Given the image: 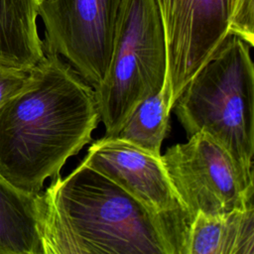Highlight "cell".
Returning <instances> with one entry per match:
<instances>
[{
    "label": "cell",
    "mask_w": 254,
    "mask_h": 254,
    "mask_svg": "<svg viewBox=\"0 0 254 254\" xmlns=\"http://www.w3.org/2000/svg\"><path fill=\"white\" fill-rule=\"evenodd\" d=\"M99 121L93 87L45 51L26 86L0 107V175L23 191L41 192L90 142Z\"/></svg>",
    "instance_id": "obj_1"
},
{
    "label": "cell",
    "mask_w": 254,
    "mask_h": 254,
    "mask_svg": "<svg viewBox=\"0 0 254 254\" xmlns=\"http://www.w3.org/2000/svg\"><path fill=\"white\" fill-rule=\"evenodd\" d=\"M189 226L151 212L83 163L39 194L44 254H185Z\"/></svg>",
    "instance_id": "obj_2"
},
{
    "label": "cell",
    "mask_w": 254,
    "mask_h": 254,
    "mask_svg": "<svg viewBox=\"0 0 254 254\" xmlns=\"http://www.w3.org/2000/svg\"><path fill=\"white\" fill-rule=\"evenodd\" d=\"M251 47L229 34L175 99L187 137L204 132L231 157L243 187L254 192V68Z\"/></svg>",
    "instance_id": "obj_3"
},
{
    "label": "cell",
    "mask_w": 254,
    "mask_h": 254,
    "mask_svg": "<svg viewBox=\"0 0 254 254\" xmlns=\"http://www.w3.org/2000/svg\"><path fill=\"white\" fill-rule=\"evenodd\" d=\"M168 76L163 24L156 0H122L107 71L94 88L103 137H113L135 107Z\"/></svg>",
    "instance_id": "obj_4"
},
{
    "label": "cell",
    "mask_w": 254,
    "mask_h": 254,
    "mask_svg": "<svg viewBox=\"0 0 254 254\" xmlns=\"http://www.w3.org/2000/svg\"><path fill=\"white\" fill-rule=\"evenodd\" d=\"M167 48L171 103L229 35L254 46V0H156Z\"/></svg>",
    "instance_id": "obj_5"
},
{
    "label": "cell",
    "mask_w": 254,
    "mask_h": 254,
    "mask_svg": "<svg viewBox=\"0 0 254 254\" xmlns=\"http://www.w3.org/2000/svg\"><path fill=\"white\" fill-rule=\"evenodd\" d=\"M161 160L190 224L198 212L217 215L253 204L231 157L204 132L169 147Z\"/></svg>",
    "instance_id": "obj_6"
},
{
    "label": "cell",
    "mask_w": 254,
    "mask_h": 254,
    "mask_svg": "<svg viewBox=\"0 0 254 254\" xmlns=\"http://www.w3.org/2000/svg\"><path fill=\"white\" fill-rule=\"evenodd\" d=\"M122 0H41L44 50L63 57L79 76L96 88L112 55Z\"/></svg>",
    "instance_id": "obj_7"
},
{
    "label": "cell",
    "mask_w": 254,
    "mask_h": 254,
    "mask_svg": "<svg viewBox=\"0 0 254 254\" xmlns=\"http://www.w3.org/2000/svg\"><path fill=\"white\" fill-rule=\"evenodd\" d=\"M83 164L113 181L151 212L184 218L190 225L161 157L115 137H102L88 148Z\"/></svg>",
    "instance_id": "obj_8"
},
{
    "label": "cell",
    "mask_w": 254,
    "mask_h": 254,
    "mask_svg": "<svg viewBox=\"0 0 254 254\" xmlns=\"http://www.w3.org/2000/svg\"><path fill=\"white\" fill-rule=\"evenodd\" d=\"M185 254H254V205L217 215L198 212L190 224Z\"/></svg>",
    "instance_id": "obj_9"
},
{
    "label": "cell",
    "mask_w": 254,
    "mask_h": 254,
    "mask_svg": "<svg viewBox=\"0 0 254 254\" xmlns=\"http://www.w3.org/2000/svg\"><path fill=\"white\" fill-rule=\"evenodd\" d=\"M41 0H0V64L30 69L45 56L37 29Z\"/></svg>",
    "instance_id": "obj_10"
},
{
    "label": "cell",
    "mask_w": 254,
    "mask_h": 254,
    "mask_svg": "<svg viewBox=\"0 0 254 254\" xmlns=\"http://www.w3.org/2000/svg\"><path fill=\"white\" fill-rule=\"evenodd\" d=\"M39 194L17 189L0 175V254H44Z\"/></svg>",
    "instance_id": "obj_11"
},
{
    "label": "cell",
    "mask_w": 254,
    "mask_h": 254,
    "mask_svg": "<svg viewBox=\"0 0 254 254\" xmlns=\"http://www.w3.org/2000/svg\"><path fill=\"white\" fill-rule=\"evenodd\" d=\"M172 91L169 78L162 88L145 98L113 136L127 141L156 157H161V147L170 129Z\"/></svg>",
    "instance_id": "obj_12"
},
{
    "label": "cell",
    "mask_w": 254,
    "mask_h": 254,
    "mask_svg": "<svg viewBox=\"0 0 254 254\" xmlns=\"http://www.w3.org/2000/svg\"><path fill=\"white\" fill-rule=\"evenodd\" d=\"M32 68L22 69L0 64V107L26 86Z\"/></svg>",
    "instance_id": "obj_13"
}]
</instances>
